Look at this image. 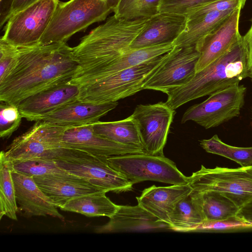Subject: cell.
Wrapping results in <instances>:
<instances>
[{
	"instance_id": "cell-25",
	"label": "cell",
	"mask_w": 252,
	"mask_h": 252,
	"mask_svg": "<svg viewBox=\"0 0 252 252\" xmlns=\"http://www.w3.org/2000/svg\"><path fill=\"white\" fill-rule=\"evenodd\" d=\"M174 46L173 43H171L141 49H129L98 73L89 83L80 89L121 70L165 54L172 49Z\"/></svg>"
},
{
	"instance_id": "cell-36",
	"label": "cell",
	"mask_w": 252,
	"mask_h": 252,
	"mask_svg": "<svg viewBox=\"0 0 252 252\" xmlns=\"http://www.w3.org/2000/svg\"><path fill=\"white\" fill-rule=\"evenodd\" d=\"M238 226H247V225L242 221L235 220L218 221L211 222H204L200 225L195 231L208 229H225L228 228H234Z\"/></svg>"
},
{
	"instance_id": "cell-24",
	"label": "cell",
	"mask_w": 252,
	"mask_h": 252,
	"mask_svg": "<svg viewBox=\"0 0 252 252\" xmlns=\"http://www.w3.org/2000/svg\"><path fill=\"white\" fill-rule=\"evenodd\" d=\"M199 209L204 222L235 220L239 208L228 198L216 192L190 194Z\"/></svg>"
},
{
	"instance_id": "cell-7",
	"label": "cell",
	"mask_w": 252,
	"mask_h": 252,
	"mask_svg": "<svg viewBox=\"0 0 252 252\" xmlns=\"http://www.w3.org/2000/svg\"><path fill=\"white\" fill-rule=\"evenodd\" d=\"M187 178L193 192H218L239 210L252 200V166L208 168L201 165L198 171Z\"/></svg>"
},
{
	"instance_id": "cell-8",
	"label": "cell",
	"mask_w": 252,
	"mask_h": 252,
	"mask_svg": "<svg viewBox=\"0 0 252 252\" xmlns=\"http://www.w3.org/2000/svg\"><path fill=\"white\" fill-rule=\"evenodd\" d=\"M107 161L133 185L145 181L171 185L188 183L187 177L164 155L131 154L110 157Z\"/></svg>"
},
{
	"instance_id": "cell-41",
	"label": "cell",
	"mask_w": 252,
	"mask_h": 252,
	"mask_svg": "<svg viewBox=\"0 0 252 252\" xmlns=\"http://www.w3.org/2000/svg\"><path fill=\"white\" fill-rule=\"evenodd\" d=\"M248 77H250L252 81V68L250 70L249 72Z\"/></svg>"
},
{
	"instance_id": "cell-34",
	"label": "cell",
	"mask_w": 252,
	"mask_h": 252,
	"mask_svg": "<svg viewBox=\"0 0 252 252\" xmlns=\"http://www.w3.org/2000/svg\"><path fill=\"white\" fill-rule=\"evenodd\" d=\"M218 0H161L159 12H168L185 16L210 3Z\"/></svg>"
},
{
	"instance_id": "cell-33",
	"label": "cell",
	"mask_w": 252,
	"mask_h": 252,
	"mask_svg": "<svg viewBox=\"0 0 252 252\" xmlns=\"http://www.w3.org/2000/svg\"><path fill=\"white\" fill-rule=\"evenodd\" d=\"M22 116L18 107L1 102L0 105V136L9 137L20 125Z\"/></svg>"
},
{
	"instance_id": "cell-15",
	"label": "cell",
	"mask_w": 252,
	"mask_h": 252,
	"mask_svg": "<svg viewBox=\"0 0 252 252\" xmlns=\"http://www.w3.org/2000/svg\"><path fill=\"white\" fill-rule=\"evenodd\" d=\"M80 87L70 81L65 82L34 94L17 106L23 118L38 121L44 116L78 99Z\"/></svg>"
},
{
	"instance_id": "cell-6",
	"label": "cell",
	"mask_w": 252,
	"mask_h": 252,
	"mask_svg": "<svg viewBox=\"0 0 252 252\" xmlns=\"http://www.w3.org/2000/svg\"><path fill=\"white\" fill-rule=\"evenodd\" d=\"M107 158L66 147L54 159L61 169L88 180L106 192L131 191L133 185L112 168Z\"/></svg>"
},
{
	"instance_id": "cell-32",
	"label": "cell",
	"mask_w": 252,
	"mask_h": 252,
	"mask_svg": "<svg viewBox=\"0 0 252 252\" xmlns=\"http://www.w3.org/2000/svg\"><path fill=\"white\" fill-rule=\"evenodd\" d=\"M14 170L33 177L46 174L66 172L59 167L52 158H37L12 162Z\"/></svg>"
},
{
	"instance_id": "cell-20",
	"label": "cell",
	"mask_w": 252,
	"mask_h": 252,
	"mask_svg": "<svg viewBox=\"0 0 252 252\" xmlns=\"http://www.w3.org/2000/svg\"><path fill=\"white\" fill-rule=\"evenodd\" d=\"M171 230L163 222L140 205H119L115 213L106 224L95 227L96 233Z\"/></svg>"
},
{
	"instance_id": "cell-1",
	"label": "cell",
	"mask_w": 252,
	"mask_h": 252,
	"mask_svg": "<svg viewBox=\"0 0 252 252\" xmlns=\"http://www.w3.org/2000/svg\"><path fill=\"white\" fill-rule=\"evenodd\" d=\"M78 66L65 42L18 48L16 63L0 82L1 102L18 106L25 98L70 81Z\"/></svg>"
},
{
	"instance_id": "cell-27",
	"label": "cell",
	"mask_w": 252,
	"mask_h": 252,
	"mask_svg": "<svg viewBox=\"0 0 252 252\" xmlns=\"http://www.w3.org/2000/svg\"><path fill=\"white\" fill-rule=\"evenodd\" d=\"M100 191L74 198L60 209L84 215L88 217L105 216L109 218L117 211L119 205Z\"/></svg>"
},
{
	"instance_id": "cell-11",
	"label": "cell",
	"mask_w": 252,
	"mask_h": 252,
	"mask_svg": "<svg viewBox=\"0 0 252 252\" xmlns=\"http://www.w3.org/2000/svg\"><path fill=\"white\" fill-rule=\"evenodd\" d=\"M66 128L37 121L27 131L15 138L4 154L12 162L37 158L54 159L66 147L62 141Z\"/></svg>"
},
{
	"instance_id": "cell-23",
	"label": "cell",
	"mask_w": 252,
	"mask_h": 252,
	"mask_svg": "<svg viewBox=\"0 0 252 252\" xmlns=\"http://www.w3.org/2000/svg\"><path fill=\"white\" fill-rule=\"evenodd\" d=\"M210 10L192 13L187 17L186 28L174 41L175 46H192L198 43L210 32L224 21L235 10H228L224 0L210 4Z\"/></svg>"
},
{
	"instance_id": "cell-31",
	"label": "cell",
	"mask_w": 252,
	"mask_h": 252,
	"mask_svg": "<svg viewBox=\"0 0 252 252\" xmlns=\"http://www.w3.org/2000/svg\"><path fill=\"white\" fill-rule=\"evenodd\" d=\"M161 0H120L114 15L127 21L148 19L159 12Z\"/></svg>"
},
{
	"instance_id": "cell-37",
	"label": "cell",
	"mask_w": 252,
	"mask_h": 252,
	"mask_svg": "<svg viewBox=\"0 0 252 252\" xmlns=\"http://www.w3.org/2000/svg\"><path fill=\"white\" fill-rule=\"evenodd\" d=\"M235 220L244 222L247 226H252V200L239 210Z\"/></svg>"
},
{
	"instance_id": "cell-14",
	"label": "cell",
	"mask_w": 252,
	"mask_h": 252,
	"mask_svg": "<svg viewBox=\"0 0 252 252\" xmlns=\"http://www.w3.org/2000/svg\"><path fill=\"white\" fill-rule=\"evenodd\" d=\"M92 124L66 128L62 134L63 145L68 148L106 158L131 154H146L141 148L119 144L97 134L93 129Z\"/></svg>"
},
{
	"instance_id": "cell-10",
	"label": "cell",
	"mask_w": 252,
	"mask_h": 252,
	"mask_svg": "<svg viewBox=\"0 0 252 252\" xmlns=\"http://www.w3.org/2000/svg\"><path fill=\"white\" fill-rule=\"evenodd\" d=\"M246 92V87L239 84L218 91L205 101L189 107L183 114L181 124L192 121L208 129L238 117Z\"/></svg>"
},
{
	"instance_id": "cell-2",
	"label": "cell",
	"mask_w": 252,
	"mask_h": 252,
	"mask_svg": "<svg viewBox=\"0 0 252 252\" xmlns=\"http://www.w3.org/2000/svg\"><path fill=\"white\" fill-rule=\"evenodd\" d=\"M148 19L127 21L114 15L92 30L72 48L78 66L70 82L86 85L129 49Z\"/></svg>"
},
{
	"instance_id": "cell-35",
	"label": "cell",
	"mask_w": 252,
	"mask_h": 252,
	"mask_svg": "<svg viewBox=\"0 0 252 252\" xmlns=\"http://www.w3.org/2000/svg\"><path fill=\"white\" fill-rule=\"evenodd\" d=\"M18 48L1 37L0 39V82L3 80L14 68L17 60Z\"/></svg>"
},
{
	"instance_id": "cell-9",
	"label": "cell",
	"mask_w": 252,
	"mask_h": 252,
	"mask_svg": "<svg viewBox=\"0 0 252 252\" xmlns=\"http://www.w3.org/2000/svg\"><path fill=\"white\" fill-rule=\"evenodd\" d=\"M59 2V0H38L12 14L1 37L18 48L38 45Z\"/></svg>"
},
{
	"instance_id": "cell-5",
	"label": "cell",
	"mask_w": 252,
	"mask_h": 252,
	"mask_svg": "<svg viewBox=\"0 0 252 252\" xmlns=\"http://www.w3.org/2000/svg\"><path fill=\"white\" fill-rule=\"evenodd\" d=\"M167 53L80 88L78 99L103 103L134 94L143 90L144 84L163 63Z\"/></svg>"
},
{
	"instance_id": "cell-17",
	"label": "cell",
	"mask_w": 252,
	"mask_h": 252,
	"mask_svg": "<svg viewBox=\"0 0 252 252\" xmlns=\"http://www.w3.org/2000/svg\"><path fill=\"white\" fill-rule=\"evenodd\" d=\"M187 19L185 16L168 12H159L148 18L129 46L137 49L173 43L184 31Z\"/></svg>"
},
{
	"instance_id": "cell-4",
	"label": "cell",
	"mask_w": 252,
	"mask_h": 252,
	"mask_svg": "<svg viewBox=\"0 0 252 252\" xmlns=\"http://www.w3.org/2000/svg\"><path fill=\"white\" fill-rule=\"evenodd\" d=\"M120 0L59 1L50 24L38 45L65 42L75 33L114 12Z\"/></svg>"
},
{
	"instance_id": "cell-16",
	"label": "cell",
	"mask_w": 252,
	"mask_h": 252,
	"mask_svg": "<svg viewBox=\"0 0 252 252\" xmlns=\"http://www.w3.org/2000/svg\"><path fill=\"white\" fill-rule=\"evenodd\" d=\"M242 8L236 9L198 43L196 48L200 55L196 73L226 53L242 38L239 32V21Z\"/></svg>"
},
{
	"instance_id": "cell-29",
	"label": "cell",
	"mask_w": 252,
	"mask_h": 252,
	"mask_svg": "<svg viewBox=\"0 0 252 252\" xmlns=\"http://www.w3.org/2000/svg\"><path fill=\"white\" fill-rule=\"evenodd\" d=\"M204 222L199 209L189 194L177 204L171 217L170 226L173 231H195Z\"/></svg>"
},
{
	"instance_id": "cell-26",
	"label": "cell",
	"mask_w": 252,
	"mask_h": 252,
	"mask_svg": "<svg viewBox=\"0 0 252 252\" xmlns=\"http://www.w3.org/2000/svg\"><path fill=\"white\" fill-rule=\"evenodd\" d=\"M92 125L94 131L102 137L119 144L143 149L137 124L131 116L118 121H98Z\"/></svg>"
},
{
	"instance_id": "cell-12",
	"label": "cell",
	"mask_w": 252,
	"mask_h": 252,
	"mask_svg": "<svg viewBox=\"0 0 252 252\" xmlns=\"http://www.w3.org/2000/svg\"><path fill=\"white\" fill-rule=\"evenodd\" d=\"M200 53L195 46H174L167 57L144 84L143 90L167 94L188 84L196 73Z\"/></svg>"
},
{
	"instance_id": "cell-28",
	"label": "cell",
	"mask_w": 252,
	"mask_h": 252,
	"mask_svg": "<svg viewBox=\"0 0 252 252\" xmlns=\"http://www.w3.org/2000/svg\"><path fill=\"white\" fill-rule=\"evenodd\" d=\"M13 168L12 162L2 151L0 155V218L5 215L16 220L18 206L11 174Z\"/></svg>"
},
{
	"instance_id": "cell-22",
	"label": "cell",
	"mask_w": 252,
	"mask_h": 252,
	"mask_svg": "<svg viewBox=\"0 0 252 252\" xmlns=\"http://www.w3.org/2000/svg\"><path fill=\"white\" fill-rule=\"evenodd\" d=\"M192 191L189 183L167 187L153 185L144 189L136 198L138 204L170 226L171 217L177 204Z\"/></svg>"
},
{
	"instance_id": "cell-13",
	"label": "cell",
	"mask_w": 252,
	"mask_h": 252,
	"mask_svg": "<svg viewBox=\"0 0 252 252\" xmlns=\"http://www.w3.org/2000/svg\"><path fill=\"white\" fill-rule=\"evenodd\" d=\"M175 110L165 102L136 106L131 117L136 121L146 154L163 156Z\"/></svg>"
},
{
	"instance_id": "cell-38",
	"label": "cell",
	"mask_w": 252,
	"mask_h": 252,
	"mask_svg": "<svg viewBox=\"0 0 252 252\" xmlns=\"http://www.w3.org/2000/svg\"><path fill=\"white\" fill-rule=\"evenodd\" d=\"M15 0H0V28L7 22L12 15V7Z\"/></svg>"
},
{
	"instance_id": "cell-30",
	"label": "cell",
	"mask_w": 252,
	"mask_h": 252,
	"mask_svg": "<svg viewBox=\"0 0 252 252\" xmlns=\"http://www.w3.org/2000/svg\"><path fill=\"white\" fill-rule=\"evenodd\" d=\"M200 145L207 152L230 159L241 167L252 166V147H237L228 145L217 134L209 139L200 141Z\"/></svg>"
},
{
	"instance_id": "cell-3",
	"label": "cell",
	"mask_w": 252,
	"mask_h": 252,
	"mask_svg": "<svg viewBox=\"0 0 252 252\" xmlns=\"http://www.w3.org/2000/svg\"><path fill=\"white\" fill-rule=\"evenodd\" d=\"M250 71L247 47L242 38L226 53L199 72L185 86L167 94L166 103L173 110L191 100L238 85Z\"/></svg>"
},
{
	"instance_id": "cell-18",
	"label": "cell",
	"mask_w": 252,
	"mask_h": 252,
	"mask_svg": "<svg viewBox=\"0 0 252 252\" xmlns=\"http://www.w3.org/2000/svg\"><path fill=\"white\" fill-rule=\"evenodd\" d=\"M33 178L44 194L60 209L74 198L105 191L88 180L67 172L35 176Z\"/></svg>"
},
{
	"instance_id": "cell-21",
	"label": "cell",
	"mask_w": 252,
	"mask_h": 252,
	"mask_svg": "<svg viewBox=\"0 0 252 252\" xmlns=\"http://www.w3.org/2000/svg\"><path fill=\"white\" fill-rule=\"evenodd\" d=\"M117 105V101L94 103L77 99L44 116L39 121L67 128L92 124Z\"/></svg>"
},
{
	"instance_id": "cell-39",
	"label": "cell",
	"mask_w": 252,
	"mask_h": 252,
	"mask_svg": "<svg viewBox=\"0 0 252 252\" xmlns=\"http://www.w3.org/2000/svg\"><path fill=\"white\" fill-rule=\"evenodd\" d=\"M243 38L248 51L249 66L250 70L252 68V22L249 30L243 36Z\"/></svg>"
},
{
	"instance_id": "cell-40",
	"label": "cell",
	"mask_w": 252,
	"mask_h": 252,
	"mask_svg": "<svg viewBox=\"0 0 252 252\" xmlns=\"http://www.w3.org/2000/svg\"><path fill=\"white\" fill-rule=\"evenodd\" d=\"M37 0H15L12 7V15L24 9Z\"/></svg>"
},
{
	"instance_id": "cell-19",
	"label": "cell",
	"mask_w": 252,
	"mask_h": 252,
	"mask_svg": "<svg viewBox=\"0 0 252 252\" xmlns=\"http://www.w3.org/2000/svg\"><path fill=\"white\" fill-rule=\"evenodd\" d=\"M18 212L27 218L46 216L64 220L55 203L41 190L33 177L12 170Z\"/></svg>"
}]
</instances>
